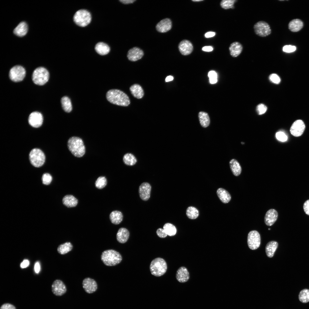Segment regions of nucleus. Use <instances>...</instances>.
Returning <instances> with one entry per match:
<instances>
[{
    "label": "nucleus",
    "instance_id": "20e7f679",
    "mask_svg": "<svg viewBox=\"0 0 309 309\" xmlns=\"http://www.w3.org/2000/svg\"><path fill=\"white\" fill-rule=\"evenodd\" d=\"M150 269L152 275L157 277L160 276L166 272L167 269V264L163 259L157 258L151 262Z\"/></svg>",
    "mask_w": 309,
    "mask_h": 309
},
{
    "label": "nucleus",
    "instance_id": "9b49d317",
    "mask_svg": "<svg viewBox=\"0 0 309 309\" xmlns=\"http://www.w3.org/2000/svg\"><path fill=\"white\" fill-rule=\"evenodd\" d=\"M29 124L34 128H38L42 124L43 121L42 114L37 112H34L30 114L28 118Z\"/></svg>",
    "mask_w": 309,
    "mask_h": 309
},
{
    "label": "nucleus",
    "instance_id": "2eb2a0df",
    "mask_svg": "<svg viewBox=\"0 0 309 309\" xmlns=\"http://www.w3.org/2000/svg\"><path fill=\"white\" fill-rule=\"evenodd\" d=\"M151 186L148 183H142L139 188V193L140 198L143 200H148L150 197Z\"/></svg>",
    "mask_w": 309,
    "mask_h": 309
},
{
    "label": "nucleus",
    "instance_id": "7c9ffc66",
    "mask_svg": "<svg viewBox=\"0 0 309 309\" xmlns=\"http://www.w3.org/2000/svg\"><path fill=\"white\" fill-rule=\"evenodd\" d=\"M229 163L233 174L235 176H239L241 173V168L238 162L236 160L233 159L230 160Z\"/></svg>",
    "mask_w": 309,
    "mask_h": 309
},
{
    "label": "nucleus",
    "instance_id": "79ce46f5",
    "mask_svg": "<svg viewBox=\"0 0 309 309\" xmlns=\"http://www.w3.org/2000/svg\"><path fill=\"white\" fill-rule=\"evenodd\" d=\"M267 109V107L264 104H261L257 106L256 111L259 115L263 114L265 113Z\"/></svg>",
    "mask_w": 309,
    "mask_h": 309
},
{
    "label": "nucleus",
    "instance_id": "ea45409f",
    "mask_svg": "<svg viewBox=\"0 0 309 309\" xmlns=\"http://www.w3.org/2000/svg\"><path fill=\"white\" fill-rule=\"evenodd\" d=\"M236 1L235 0H223L221 1L220 5L221 7L224 9L233 8Z\"/></svg>",
    "mask_w": 309,
    "mask_h": 309
},
{
    "label": "nucleus",
    "instance_id": "e433bc0d",
    "mask_svg": "<svg viewBox=\"0 0 309 309\" xmlns=\"http://www.w3.org/2000/svg\"><path fill=\"white\" fill-rule=\"evenodd\" d=\"M186 214L189 219H195L198 216L199 212L197 209L195 207L190 206L188 207L186 210Z\"/></svg>",
    "mask_w": 309,
    "mask_h": 309
},
{
    "label": "nucleus",
    "instance_id": "c756f323",
    "mask_svg": "<svg viewBox=\"0 0 309 309\" xmlns=\"http://www.w3.org/2000/svg\"><path fill=\"white\" fill-rule=\"evenodd\" d=\"M303 25V23L300 20L296 19L290 22L288 24V27L292 31L297 32L302 28Z\"/></svg>",
    "mask_w": 309,
    "mask_h": 309
},
{
    "label": "nucleus",
    "instance_id": "aec40b11",
    "mask_svg": "<svg viewBox=\"0 0 309 309\" xmlns=\"http://www.w3.org/2000/svg\"><path fill=\"white\" fill-rule=\"evenodd\" d=\"M179 49L183 55H187L190 54L193 50V46L189 41L184 40L181 41L179 45Z\"/></svg>",
    "mask_w": 309,
    "mask_h": 309
},
{
    "label": "nucleus",
    "instance_id": "f257e3e1",
    "mask_svg": "<svg viewBox=\"0 0 309 309\" xmlns=\"http://www.w3.org/2000/svg\"><path fill=\"white\" fill-rule=\"evenodd\" d=\"M107 100L111 103L123 106H128L130 103L128 96L122 91L117 89H111L106 94Z\"/></svg>",
    "mask_w": 309,
    "mask_h": 309
},
{
    "label": "nucleus",
    "instance_id": "f8f14e48",
    "mask_svg": "<svg viewBox=\"0 0 309 309\" xmlns=\"http://www.w3.org/2000/svg\"><path fill=\"white\" fill-rule=\"evenodd\" d=\"M305 128V125L303 122L301 120H298L292 124L290 128V132L295 136H299L303 133Z\"/></svg>",
    "mask_w": 309,
    "mask_h": 309
},
{
    "label": "nucleus",
    "instance_id": "bf43d9fd",
    "mask_svg": "<svg viewBox=\"0 0 309 309\" xmlns=\"http://www.w3.org/2000/svg\"><path fill=\"white\" fill-rule=\"evenodd\" d=\"M192 1H194V2H198V1H202L203 0H192Z\"/></svg>",
    "mask_w": 309,
    "mask_h": 309
},
{
    "label": "nucleus",
    "instance_id": "f3484780",
    "mask_svg": "<svg viewBox=\"0 0 309 309\" xmlns=\"http://www.w3.org/2000/svg\"><path fill=\"white\" fill-rule=\"evenodd\" d=\"M172 22L169 18H166L161 20L157 24L156 27L157 30L161 33L166 32L171 29L172 27Z\"/></svg>",
    "mask_w": 309,
    "mask_h": 309
},
{
    "label": "nucleus",
    "instance_id": "bb28decb",
    "mask_svg": "<svg viewBox=\"0 0 309 309\" xmlns=\"http://www.w3.org/2000/svg\"><path fill=\"white\" fill-rule=\"evenodd\" d=\"M63 204L68 207H72L76 206L78 203V200L72 195H67L63 198Z\"/></svg>",
    "mask_w": 309,
    "mask_h": 309
},
{
    "label": "nucleus",
    "instance_id": "8fccbe9b",
    "mask_svg": "<svg viewBox=\"0 0 309 309\" xmlns=\"http://www.w3.org/2000/svg\"><path fill=\"white\" fill-rule=\"evenodd\" d=\"M208 76L209 78H217V74L214 71H211L208 74Z\"/></svg>",
    "mask_w": 309,
    "mask_h": 309
},
{
    "label": "nucleus",
    "instance_id": "473e14b6",
    "mask_svg": "<svg viewBox=\"0 0 309 309\" xmlns=\"http://www.w3.org/2000/svg\"><path fill=\"white\" fill-rule=\"evenodd\" d=\"M61 102L62 108L65 112L69 113L72 111V106L69 98L67 96H64L61 98Z\"/></svg>",
    "mask_w": 309,
    "mask_h": 309
},
{
    "label": "nucleus",
    "instance_id": "c03bdc74",
    "mask_svg": "<svg viewBox=\"0 0 309 309\" xmlns=\"http://www.w3.org/2000/svg\"><path fill=\"white\" fill-rule=\"evenodd\" d=\"M276 138L282 142H284L287 140V137L283 132H279L276 134Z\"/></svg>",
    "mask_w": 309,
    "mask_h": 309
},
{
    "label": "nucleus",
    "instance_id": "4d7b16f0",
    "mask_svg": "<svg viewBox=\"0 0 309 309\" xmlns=\"http://www.w3.org/2000/svg\"><path fill=\"white\" fill-rule=\"evenodd\" d=\"M173 77L172 76H169L166 78L165 80V82H167L171 81L173 80Z\"/></svg>",
    "mask_w": 309,
    "mask_h": 309
},
{
    "label": "nucleus",
    "instance_id": "6e6552de",
    "mask_svg": "<svg viewBox=\"0 0 309 309\" xmlns=\"http://www.w3.org/2000/svg\"><path fill=\"white\" fill-rule=\"evenodd\" d=\"M253 28L256 34L261 37H266L272 32L269 25L264 21H260L256 23L254 25Z\"/></svg>",
    "mask_w": 309,
    "mask_h": 309
},
{
    "label": "nucleus",
    "instance_id": "2f4dec72",
    "mask_svg": "<svg viewBox=\"0 0 309 309\" xmlns=\"http://www.w3.org/2000/svg\"><path fill=\"white\" fill-rule=\"evenodd\" d=\"M198 117L200 124L203 127L206 128L209 126L210 120L207 113L203 112H200L199 113Z\"/></svg>",
    "mask_w": 309,
    "mask_h": 309
},
{
    "label": "nucleus",
    "instance_id": "3c124183",
    "mask_svg": "<svg viewBox=\"0 0 309 309\" xmlns=\"http://www.w3.org/2000/svg\"><path fill=\"white\" fill-rule=\"evenodd\" d=\"M29 264V262L27 260H24L20 264V267L22 268H25L28 267Z\"/></svg>",
    "mask_w": 309,
    "mask_h": 309
},
{
    "label": "nucleus",
    "instance_id": "dca6fc26",
    "mask_svg": "<svg viewBox=\"0 0 309 309\" xmlns=\"http://www.w3.org/2000/svg\"><path fill=\"white\" fill-rule=\"evenodd\" d=\"M144 55L143 51L140 48L133 47L129 50L127 57L130 61L134 62L141 59Z\"/></svg>",
    "mask_w": 309,
    "mask_h": 309
},
{
    "label": "nucleus",
    "instance_id": "9d476101",
    "mask_svg": "<svg viewBox=\"0 0 309 309\" xmlns=\"http://www.w3.org/2000/svg\"><path fill=\"white\" fill-rule=\"evenodd\" d=\"M260 236L258 232L253 230L249 233L247 236V242L249 247L252 250L258 249L260 244Z\"/></svg>",
    "mask_w": 309,
    "mask_h": 309
},
{
    "label": "nucleus",
    "instance_id": "a18cd8bd",
    "mask_svg": "<svg viewBox=\"0 0 309 309\" xmlns=\"http://www.w3.org/2000/svg\"><path fill=\"white\" fill-rule=\"evenodd\" d=\"M296 49V46L290 45H285L283 48V51L287 53L293 52L295 51Z\"/></svg>",
    "mask_w": 309,
    "mask_h": 309
},
{
    "label": "nucleus",
    "instance_id": "864d4df0",
    "mask_svg": "<svg viewBox=\"0 0 309 309\" xmlns=\"http://www.w3.org/2000/svg\"><path fill=\"white\" fill-rule=\"evenodd\" d=\"M215 35V32L209 31L205 33V36L206 38H209L214 36Z\"/></svg>",
    "mask_w": 309,
    "mask_h": 309
},
{
    "label": "nucleus",
    "instance_id": "39448f33",
    "mask_svg": "<svg viewBox=\"0 0 309 309\" xmlns=\"http://www.w3.org/2000/svg\"><path fill=\"white\" fill-rule=\"evenodd\" d=\"M49 78L48 71L43 67H39L36 68L34 71L32 75L33 82L39 85H44L48 81Z\"/></svg>",
    "mask_w": 309,
    "mask_h": 309
},
{
    "label": "nucleus",
    "instance_id": "603ef678",
    "mask_svg": "<svg viewBox=\"0 0 309 309\" xmlns=\"http://www.w3.org/2000/svg\"><path fill=\"white\" fill-rule=\"evenodd\" d=\"M40 265L38 262H36L34 266V270L36 273H38L40 270Z\"/></svg>",
    "mask_w": 309,
    "mask_h": 309
},
{
    "label": "nucleus",
    "instance_id": "72a5a7b5",
    "mask_svg": "<svg viewBox=\"0 0 309 309\" xmlns=\"http://www.w3.org/2000/svg\"><path fill=\"white\" fill-rule=\"evenodd\" d=\"M73 245L70 242H66L59 245L57 248V251L60 254L64 255L71 251Z\"/></svg>",
    "mask_w": 309,
    "mask_h": 309
},
{
    "label": "nucleus",
    "instance_id": "13d9d810",
    "mask_svg": "<svg viewBox=\"0 0 309 309\" xmlns=\"http://www.w3.org/2000/svg\"><path fill=\"white\" fill-rule=\"evenodd\" d=\"M210 82L211 84H214L217 81V78H209Z\"/></svg>",
    "mask_w": 309,
    "mask_h": 309
},
{
    "label": "nucleus",
    "instance_id": "0eeeda50",
    "mask_svg": "<svg viewBox=\"0 0 309 309\" xmlns=\"http://www.w3.org/2000/svg\"><path fill=\"white\" fill-rule=\"evenodd\" d=\"M45 156L40 149L35 148L32 149L29 154L30 161L34 167H40L43 165L45 161Z\"/></svg>",
    "mask_w": 309,
    "mask_h": 309
},
{
    "label": "nucleus",
    "instance_id": "58836bf2",
    "mask_svg": "<svg viewBox=\"0 0 309 309\" xmlns=\"http://www.w3.org/2000/svg\"><path fill=\"white\" fill-rule=\"evenodd\" d=\"M107 184V181L104 177H99L96 181L95 185L98 189H102L105 187Z\"/></svg>",
    "mask_w": 309,
    "mask_h": 309
},
{
    "label": "nucleus",
    "instance_id": "c9c22d12",
    "mask_svg": "<svg viewBox=\"0 0 309 309\" xmlns=\"http://www.w3.org/2000/svg\"><path fill=\"white\" fill-rule=\"evenodd\" d=\"M123 161L125 164L129 166L134 165L137 162L135 156L132 154L129 153L124 155Z\"/></svg>",
    "mask_w": 309,
    "mask_h": 309
},
{
    "label": "nucleus",
    "instance_id": "f03ea898",
    "mask_svg": "<svg viewBox=\"0 0 309 309\" xmlns=\"http://www.w3.org/2000/svg\"><path fill=\"white\" fill-rule=\"evenodd\" d=\"M69 150L75 157H82L85 152V147L84 142L80 138L72 136L70 138L68 142Z\"/></svg>",
    "mask_w": 309,
    "mask_h": 309
},
{
    "label": "nucleus",
    "instance_id": "c85d7f7f",
    "mask_svg": "<svg viewBox=\"0 0 309 309\" xmlns=\"http://www.w3.org/2000/svg\"><path fill=\"white\" fill-rule=\"evenodd\" d=\"M123 216L122 213L118 211H114L110 215V219L111 222L116 225L120 224L122 221Z\"/></svg>",
    "mask_w": 309,
    "mask_h": 309
},
{
    "label": "nucleus",
    "instance_id": "393cba45",
    "mask_svg": "<svg viewBox=\"0 0 309 309\" xmlns=\"http://www.w3.org/2000/svg\"><path fill=\"white\" fill-rule=\"evenodd\" d=\"M130 92L132 95L138 99H140L143 96L144 92L142 87L138 84H134L130 88Z\"/></svg>",
    "mask_w": 309,
    "mask_h": 309
},
{
    "label": "nucleus",
    "instance_id": "ddd939ff",
    "mask_svg": "<svg viewBox=\"0 0 309 309\" xmlns=\"http://www.w3.org/2000/svg\"><path fill=\"white\" fill-rule=\"evenodd\" d=\"M52 291L53 293L56 296H60L66 292V286L61 280H56L53 282L52 286Z\"/></svg>",
    "mask_w": 309,
    "mask_h": 309
},
{
    "label": "nucleus",
    "instance_id": "cd10ccee",
    "mask_svg": "<svg viewBox=\"0 0 309 309\" xmlns=\"http://www.w3.org/2000/svg\"><path fill=\"white\" fill-rule=\"evenodd\" d=\"M95 49L96 52L101 55H104L107 54L110 50L109 46L103 42L98 43L96 45Z\"/></svg>",
    "mask_w": 309,
    "mask_h": 309
},
{
    "label": "nucleus",
    "instance_id": "09e8293b",
    "mask_svg": "<svg viewBox=\"0 0 309 309\" xmlns=\"http://www.w3.org/2000/svg\"><path fill=\"white\" fill-rule=\"evenodd\" d=\"M303 207L306 214L309 215V199L307 200L304 202Z\"/></svg>",
    "mask_w": 309,
    "mask_h": 309
},
{
    "label": "nucleus",
    "instance_id": "b1692460",
    "mask_svg": "<svg viewBox=\"0 0 309 309\" xmlns=\"http://www.w3.org/2000/svg\"><path fill=\"white\" fill-rule=\"evenodd\" d=\"M217 193L220 201L223 203H227L231 199V197L230 194L224 189L220 188L218 189Z\"/></svg>",
    "mask_w": 309,
    "mask_h": 309
},
{
    "label": "nucleus",
    "instance_id": "49530a36",
    "mask_svg": "<svg viewBox=\"0 0 309 309\" xmlns=\"http://www.w3.org/2000/svg\"><path fill=\"white\" fill-rule=\"evenodd\" d=\"M157 235L161 238H164L166 237L167 235L163 229L159 228L156 231Z\"/></svg>",
    "mask_w": 309,
    "mask_h": 309
},
{
    "label": "nucleus",
    "instance_id": "4be33fe9",
    "mask_svg": "<svg viewBox=\"0 0 309 309\" xmlns=\"http://www.w3.org/2000/svg\"><path fill=\"white\" fill-rule=\"evenodd\" d=\"M129 236V232L126 228L122 227L118 230L116 234V239L118 242L124 243L128 240Z\"/></svg>",
    "mask_w": 309,
    "mask_h": 309
},
{
    "label": "nucleus",
    "instance_id": "4468645a",
    "mask_svg": "<svg viewBox=\"0 0 309 309\" xmlns=\"http://www.w3.org/2000/svg\"><path fill=\"white\" fill-rule=\"evenodd\" d=\"M83 287L87 293L91 294L95 292L98 288L96 281L89 278H85L82 282Z\"/></svg>",
    "mask_w": 309,
    "mask_h": 309
},
{
    "label": "nucleus",
    "instance_id": "37998d69",
    "mask_svg": "<svg viewBox=\"0 0 309 309\" xmlns=\"http://www.w3.org/2000/svg\"><path fill=\"white\" fill-rule=\"evenodd\" d=\"M269 79L272 82L276 84H279L281 81L280 77L275 74H272L270 75Z\"/></svg>",
    "mask_w": 309,
    "mask_h": 309
},
{
    "label": "nucleus",
    "instance_id": "6ab92c4d",
    "mask_svg": "<svg viewBox=\"0 0 309 309\" xmlns=\"http://www.w3.org/2000/svg\"><path fill=\"white\" fill-rule=\"evenodd\" d=\"M190 278L189 273L187 268L182 266L177 270L176 274V278L180 283H185Z\"/></svg>",
    "mask_w": 309,
    "mask_h": 309
},
{
    "label": "nucleus",
    "instance_id": "de8ad7c7",
    "mask_svg": "<svg viewBox=\"0 0 309 309\" xmlns=\"http://www.w3.org/2000/svg\"><path fill=\"white\" fill-rule=\"evenodd\" d=\"M0 309H16L15 307L9 303H5L1 306Z\"/></svg>",
    "mask_w": 309,
    "mask_h": 309
},
{
    "label": "nucleus",
    "instance_id": "1a4fd4ad",
    "mask_svg": "<svg viewBox=\"0 0 309 309\" xmlns=\"http://www.w3.org/2000/svg\"><path fill=\"white\" fill-rule=\"evenodd\" d=\"M26 71L22 66L17 65L13 67L9 72V77L13 82H17L22 81L25 75Z\"/></svg>",
    "mask_w": 309,
    "mask_h": 309
},
{
    "label": "nucleus",
    "instance_id": "a211bd4d",
    "mask_svg": "<svg viewBox=\"0 0 309 309\" xmlns=\"http://www.w3.org/2000/svg\"><path fill=\"white\" fill-rule=\"evenodd\" d=\"M278 217V213L274 209H271L266 213L264 217V222L268 226L272 225L276 221Z\"/></svg>",
    "mask_w": 309,
    "mask_h": 309
},
{
    "label": "nucleus",
    "instance_id": "6e6d98bb",
    "mask_svg": "<svg viewBox=\"0 0 309 309\" xmlns=\"http://www.w3.org/2000/svg\"><path fill=\"white\" fill-rule=\"evenodd\" d=\"M121 2L124 4H129L133 3L136 1L135 0H120L119 1Z\"/></svg>",
    "mask_w": 309,
    "mask_h": 309
},
{
    "label": "nucleus",
    "instance_id": "412c9836",
    "mask_svg": "<svg viewBox=\"0 0 309 309\" xmlns=\"http://www.w3.org/2000/svg\"><path fill=\"white\" fill-rule=\"evenodd\" d=\"M243 47L241 44L238 41H235L230 45L229 50L230 55L233 57L238 56L241 53Z\"/></svg>",
    "mask_w": 309,
    "mask_h": 309
},
{
    "label": "nucleus",
    "instance_id": "4c0bfd02",
    "mask_svg": "<svg viewBox=\"0 0 309 309\" xmlns=\"http://www.w3.org/2000/svg\"><path fill=\"white\" fill-rule=\"evenodd\" d=\"M300 301L303 303L309 302V290L305 289L302 290L299 295Z\"/></svg>",
    "mask_w": 309,
    "mask_h": 309
},
{
    "label": "nucleus",
    "instance_id": "5fc2aeb1",
    "mask_svg": "<svg viewBox=\"0 0 309 309\" xmlns=\"http://www.w3.org/2000/svg\"><path fill=\"white\" fill-rule=\"evenodd\" d=\"M202 50L204 51L210 52L213 50V48L211 46H205L202 48Z\"/></svg>",
    "mask_w": 309,
    "mask_h": 309
},
{
    "label": "nucleus",
    "instance_id": "052dcab7",
    "mask_svg": "<svg viewBox=\"0 0 309 309\" xmlns=\"http://www.w3.org/2000/svg\"><path fill=\"white\" fill-rule=\"evenodd\" d=\"M268 229H269V230H270V228H269Z\"/></svg>",
    "mask_w": 309,
    "mask_h": 309
},
{
    "label": "nucleus",
    "instance_id": "7ed1b4c3",
    "mask_svg": "<svg viewBox=\"0 0 309 309\" xmlns=\"http://www.w3.org/2000/svg\"><path fill=\"white\" fill-rule=\"evenodd\" d=\"M101 259L106 265L112 266L120 263L122 260V258L118 252L113 249H108L102 252Z\"/></svg>",
    "mask_w": 309,
    "mask_h": 309
},
{
    "label": "nucleus",
    "instance_id": "5701e85b",
    "mask_svg": "<svg viewBox=\"0 0 309 309\" xmlns=\"http://www.w3.org/2000/svg\"><path fill=\"white\" fill-rule=\"evenodd\" d=\"M28 30L27 24L25 22L22 21L19 23L14 29L13 33L17 36L23 37L27 34Z\"/></svg>",
    "mask_w": 309,
    "mask_h": 309
},
{
    "label": "nucleus",
    "instance_id": "a19ab883",
    "mask_svg": "<svg viewBox=\"0 0 309 309\" xmlns=\"http://www.w3.org/2000/svg\"><path fill=\"white\" fill-rule=\"evenodd\" d=\"M52 180L51 175L48 173L44 174L42 175V180L43 184L48 185L50 184Z\"/></svg>",
    "mask_w": 309,
    "mask_h": 309
},
{
    "label": "nucleus",
    "instance_id": "423d86ee",
    "mask_svg": "<svg viewBox=\"0 0 309 309\" xmlns=\"http://www.w3.org/2000/svg\"><path fill=\"white\" fill-rule=\"evenodd\" d=\"M74 22L78 25L84 27L88 25L91 20L90 13L86 10L80 9L75 13L73 17Z\"/></svg>",
    "mask_w": 309,
    "mask_h": 309
},
{
    "label": "nucleus",
    "instance_id": "a878e982",
    "mask_svg": "<svg viewBox=\"0 0 309 309\" xmlns=\"http://www.w3.org/2000/svg\"><path fill=\"white\" fill-rule=\"evenodd\" d=\"M278 243L275 241H271L268 242L265 247L266 254L268 257H272L278 247Z\"/></svg>",
    "mask_w": 309,
    "mask_h": 309
},
{
    "label": "nucleus",
    "instance_id": "f704fd0d",
    "mask_svg": "<svg viewBox=\"0 0 309 309\" xmlns=\"http://www.w3.org/2000/svg\"><path fill=\"white\" fill-rule=\"evenodd\" d=\"M163 229L167 235L169 236L175 235L177 232L176 227L171 223H165L163 227Z\"/></svg>",
    "mask_w": 309,
    "mask_h": 309
}]
</instances>
